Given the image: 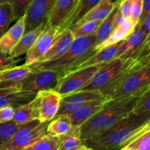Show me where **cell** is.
Instances as JSON below:
<instances>
[{
  "label": "cell",
  "mask_w": 150,
  "mask_h": 150,
  "mask_svg": "<svg viewBox=\"0 0 150 150\" xmlns=\"http://www.w3.org/2000/svg\"><path fill=\"white\" fill-rule=\"evenodd\" d=\"M149 123L150 112H132L102 133L85 141L83 144L93 150H119L126 146Z\"/></svg>",
  "instance_id": "obj_1"
},
{
  "label": "cell",
  "mask_w": 150,
  "mask_h": 150,
  "mask_svg": "<svg viewBox=\"0 0 150 150\" xmlns=\"http://www.w3.org/2000/svg\"><path fill=\"white\" fill-rule=\"evenodd\" d=\"M95 46L96 37L95 34L76 38L70 49L59 58L54 61L34 63L30 67L35 71L48 70L59 72L62 79L69 71L97 52Z\"/></svg>",
  "instance_id": "obj_2"
},
{
  "label": "cell",
  "mask_w": 150,
  "mask_h": 150,
  "mask_svg": "<svg viewBox=\"0 0 150 150\" xmlns=\"http://www.w3.org/2000/svg\"><path fill=\"white\" fill-rule=\"evenodd\" d=\"M150 87V60L119 84L106 97L111 100L139 99Z\"/></svg>",
  "instance_id": "obj_3"
},
{
  "label": "cell",
  "mask_w": 150,
  "mask_h": 150,
  "mask_svg": "<svg viewBox=\"0 0 150 150\" xmlns=\"http://www.w3.org/2000/svg\"><path fill=\"white\" fill-rule=\"evenodd\" d=\"M62 98V96L54 89L37 93L31 104L32 119L40 123L53 120L58 113Z\"/></svg>",
  "instance_id": "obj_4"
},
{
  "label": "cell",
  "mask_w": 150,
  "mask_h": 150,
  "mask_svg": "<svg viewBox=\"0 0 150 150\" xmlns=\"http://www.w3.org/2000/svg\"><path fill=\"white\" fill-rule=\"evenodd\" d=\"M47 123L33 120L20 125L16 133L5 144L0 146V150H23L38 138L46 135Z\"/></svg>",
  "instance_id": "obj_5"
},
{
  "label": "cell",
  "mask_w": 150,
  "mask_h": 150,
  "mask_svg": "<svg viewBox=\"0 0 150 150\" xmlns=\"http://www.w3.org/2000/svg\"><path fill=\"white\" fill-rule=\"evenodd\" d=\"M102 65L103 64L91 66L65 75L59 81L54 90L62 97L78 92L92 79Z\"/></svg>",
  "instance_id": "obj_6"
},
{
  "label": "cell",
  "mask_w": 150,
  "mask_h": 150,
  "mask_svg": "<svg viewBox=\"0 0 150 150\" xmlns=\"http://www.w3.org/2000/svg\"><path fill=\"white\" fill-rule=\"evenodd\" d=\"M62 31L59 28L54 27L48 22H46L32 48L26 53L24 64L30 66L36 63L38 59L49 49L54 40Z\"/></svg>",
  "instance_id": "obj_7"
},
{
  "label": "cell",
  "mask_w": 150,
  "mask_h": 150,
  "mask_svg": "<svg viewBox=\"0 0 150 150\" xmlns=\"http://www.w3.org/2000/svg\"><path fill=\"white\" fill-rule=\"evenodd\" d=\"M56 0H32L24 13V33L48 21Z\"/></svg>",
  "instance_id": "obj_8"
},
{
  "label": "cell",
  "mask_w": 150,
  "mask_h": 150,
  "mask_svg": "<svg viewBox=\"0 0 150 150\" xmlns=\"http://www.w3.org/2000/svg\"><path fill=\"white\" fill-rule=\"evenodd\" d=\"M124 61L123 59L118 57L104 63L95 73L92 79L80 91H98L100 92L114 79Z\"/></svg>",
  "instance_id": "obj_9"
},
{
  "label": "cell",
  "mask_w": 150,
  "mask_h": 150,
  "mask_svg": "<svg viewBox=\"0 0 150 150\" xmlns=\"http://www.w3.org/2000/svg\"><path fill=\"white\" fill-rule=\"evenodd\" d=\"M61 79L59 72L48 70L36 71L35 74L22 82L21 90L37 94L39 91L55 89Z\"/></svg>",
  "instance_id": "obj_10"
},
{
  "label": "cell",
  "mask_w": 150,
  "mask_h": 150,
  "mask_svg": "<svg viewBox=\"0 0 150 150\" xmlns=\"http://www.w3.org/2000/svg\"><path fill=\"white\" fill-rule=\"evenodd\" d=\"M104 96H105L98 91H80L66 96L62 98L57 116L70 115L87 103Z\"/></svg>",
  "instance_id": "obj_11"
},
{
  "label": "cell",
  "mask_w": 150,
  "mask_h": 150,
  "mask_svg": "<svg viewBox=\"0 0 150 150\" xmlns=\"http://www.w3.org/2000/svg\"><path fill=\"white\" fill-rule=\"evenodd\" d=\"M21 82L0 85V108L12 106L17 108L32 101L37 94L21 90Z\"/></svg>",
  "instance_id": "obj_12"
},
{
  "label": "cell",
  "mask_w": 150,
  "mask_h": 150,
  "mask_svg": "<svg viewBox=\"0 0 150 150\" xmlns=\"http://www.w3.org/2000/svg\"><path fill=\"white\" fill-rule=\"evenodd\" d=\"M74 40L75 37L71 29H63L57 35L49 49L35 63H45L57 60L70 49Z\"/></svg>",
  "instance_id": "obj_13"
},
{
  "label": "cell",
  "mask_w": 150,
  "mask_h": 150,
  "mask_svg": "<svg viewBox=\"0 0 150 150\" xmlns=\"http://www.w3.org/2000/svg\"><path fill=\"white\" fill-rule=\"evenodd\" d=\"M79 2V0H56L47 22L62 30V26L73 14Z\"/></svg>",
  "instance_id": "obj_14"
},
{
  "label": "cell",
  "mask_w": 150,
  "mask_h": 150,
  "mask_svg": "<svg viewBox=\"0 0 150 150\" xmlns=\"http://www.w3.org/2000/svg\"><path fill=\"white\" fill-rule=\"evenodd\" d=\"M109 100L111 99L106 96H104L99 99L94 100L87 103L70 115H68L72 122L71 131L77 129L82 124L98 113Z\"/></svg>",
  "instance_id": "obj_15"
},
{
  "label": "cell",
  "mask_w": 150,
  "mask_h": 150,
  "mask_svg": "<svg viewBox=\"0 0 150 150\" xmlns=\"http://www.w3.org/2000/svg\"><path fill=\"white\" fill-rule=\"evenodd\" d=\"M120 42L113 44V45L110 46L106 47V48L97 51L95 54H92L91 57H89V58H87L84 61H83L80 64H79L76 67H74L71 70L69 71L65 75L72 73V72L76 71H79L81 70V69H86V68L91 67V66L104 64V63L111 61V60H114V59L118 58L117 57V55H118V48Z\"/></svg>",
  "instance_id": "obj_16"
},
{
  "label": "cell",
  "mask_w": 150,
  "mask_h": 150,
  "mask_svg": "<svg viewBox=\"0 0 150 150\" xmlns=\"http://www.w3.org/2000/svg\"><path fill=\"white\" fill-rule=\"evenodd\" d=\"M25 31L24 15L16 21V23L0 38V52L10 55Z\"/></svg>",
  "instance_id": "obj_17"
},
{
  "label": "cell",
  "mask_w": 150,
  "mask_h": 150,
  "mask_svg": "<svg viewBox=\"0 0 150 150\" xmlns=\"http://www.w3.org/2000/svg\"><path fill=\"white\" fill-rule=\"evenodd\" d=\"M35 72L36 71L25 64L1 69L0 70V85L23 82Z\"/></svg>",
  "instance_id": "obj_18"
},
{
  "label": "cell",
  "mask_w": 150,
  "mask_h": 150,
  "mask_svg": "<svg viewBox=\"0 0 150 150\" xmlns=\"http://www.w3.org/2000/svg\"><path fill=\"white\" fill-rule=\"evenodd\" d=\"M137 24L134 23L130 19H125L120 26L114 29L106 40L95 47V51H98L106 47L120 42L125 39L136 29Z\"/></svg>",
  "instance_id": "obj_19"
},
{
  "label": "cell",
  "mask_w": 150,
  "mask_h": 150,
  "mask_svg": "<svg viewBox=\"0 0 150 150\" xmlns=\"http://www.w3.org/2000/svg\"><path fill=\"white\" fill-rule=\"evenodd\" d=\"M148 35L149 34L146 33L141 28L136 26V29L130 35L120 42L118 48L117 57L124 58L128 55L145 41Z\"/></svg>",
  "instance_id": "obj_20"
},
{
  "label": "cell",
  "mask_w": 150,
  "mask_h": 150,
  "mask_svg": "<svg viewBox=\"0 0 150 150\" xmlns=\"http://www.w3.org/2000/svg\"><path fill=\"white\" fill-rule=\"evenodd\" d=\"M45 24H42L35 27V29L23 34L10 52V57L16 59L21 56L22 54H26L32 48L37 38L43 29Z\"/></svg>",
  "instance_id": "obj_21"
},
{
  "label": "cell",
  "mask_w": 150,
  "mask_h": 150,
  "mask_svg": "<svg viewBox=\"0 0 150 150\" xmlns=\"http://www.w3.org/2000/svg\"><path fill=\"white\" fill-rule=\"evenodd\" d=\"M121 1L122 0H116L114 1H113V0H102L98 5L95 6L90 12H89L77 24L87 21H103L104 19H105L109 16L114 7Z\"/></svg>",
  "instance_id": "obj_22"
},
{
  "label": "cell",
  "mask_w": 150,
  "mask_h": 150,
  "mask_svg": "<svg viewBox=\"0 0 150 150\" xmlns=\"http://www.w3.org/2000/svg\"><path fill=\"white\" fill-rule=\"evenodd\" d=\"M102 0H79L77 7L73 14L70 16L67 21L62 27V30L64 29H72L89 12H90L95 6L98 5Z\"/></svg>",
  "instance_id": "obj_23"
},
{
  "label": "cell",
  "mask_w": 150,
  "mask_h": 150,
  "mask_svg": "<svg viewBox=\"0 0 150 150\" xmlns=\"http://www.w3.org/2000/svg\"><path fill=\"white\" fill-rule=\"evenodd\" d=\"M72 122L68 115H62L54 118L47 125L46 132L53 137H63L70 132Z\"/></svg>",
  "instance_id": "obj_24"
},
{
  "label": "cell",
  "mask_w": 150,
  "mask_h": 150,
  "mask_svg": "<svg viewBox=\"0 0 150 150\" xmlns=\"http://www.w3.org/2000/svg\"><path fill=\"white\" fill-rule=\"evenodd\" d=\"M120 2L118 4H117V6L114 7V9L110 13L109 16L101 22L98 30L95 33V37H96V46L100 45L105 40H106V38L109 36L110 34L114 30V25H113V24H114V18L115 16L116 13H117V9L120 6Z\"/></svg>",
  "instance_id": "obj_25"
},
{
  "label": "cell",
  "mask_w": 150,
  "mask_h": 150,
  "mask_svg": "<svg viewBox=\"0 0 150 150\" xmlns=\"http://www.w3.org/2000/svg\"><path fill=\"white\" fill-rule=\"evenodd\" d=\"M62 139V137H53L46 134L34 141L23 150H57Z\"/></svg>",
  "instance_id": "obj_26"
},
{
  "label": "cell",
  "mask_w": 150,
  "mask_h": 150,
  "mask_svg": "<svg viewBox=\"0 0 150 150\" xmlns=\"http://www.w3.org/2000/svg\"><path fill=\"white\" fill-rule=\"evenodd\" d=\"M13 21L14 14L11 3L0 4V38L7 32Z\"/></svg>",
  "instance_id": "obj_27"
},
{
  "label": "cell",
  "mask_w": 150,
  "mask_h": 150,
  "mask_svg": "<svg viewBox=\"0 0 150 150\" xmlns=\"http://www.w3.org/2000/svg\"><path fill=\"white\" fill-rule=\"evenodd\" d=\"M100 21H87L77 24L70 29L74 35L75 38L83 36H89L96 32L101 24Z\"/></svg>",
  "instance_id": "obj_28"
},
{
  "label": "cell",
  "mask_w": 150,
  "mask_h": 150,
  "mask_svg": "<svg viewBox=\"0 0 150 150\" xmlns=\"http://www.w3.org/2000/svg\"><path fill=\"white\" fill-rule=\"evenodd\" d=\"M83 144V141L79 137L77 129H76L75 131L69 132L65 136L62 137L57 150H76Z\"/></svg>",
  "instance_id": "obj_29"
},
{
  "label": "cell",
  "mask_w": 150,
  "mask_h": 150,
  "mask_svg": "<svg viewBox=\"0 0 150 150\" xmlns=\"http://www.w3.org/2000/svg\"><path fill=\"white\" fill-rule=\"evenodd\" d=\"M31 104H32V101L16 108L12 121L16 124L22 125L33 121L32 117V112H31Z\"/></svg>",
  "instance_id": "obj_30"
},
{
  "label": "cell",
  "mask_w": 150,
  "mask_h": 150,
  "mask_svg": "<svg viewBox=\"0 0 150 150\" xmlns=\"http://www.w3.org/2000/svg\"><path fill=\"white\" fill-rule=\"evenodd\" d=\"M125 147L133 150H150V129L136 135Z\"/></svg>",
  "instance_id": "obj_31"
},
{
  "label": "cell",
  "mask_w": 150,
  "mask_h": 150,
  "mask_svg": "<svg viewBox=\"0 0 150 150\" xmlns=\"http://www.w3.org/2000/svg\"><path fill=\"white\" fill-rule=\"evenodd\" d=\"M19 126L20 125L16 124L12 121L0 124V146L8 141L16 133Z\"/></svg>",
  "instance_id": "obj_32"
},
{
  "label": "cell",
  "mask_w": 150,
  "mask_h": 150,
  "mask_svg": "<svg viewBox=\"0 0 150 150\" xmlns=\"http://www.w3.org/2000/svg\"><path fill=\"white\" fill-rule=\"evenodd\" d=\"M133 112H150V87L140 98L138 99L133 109Z\"/></svg>",
  "instance_id": "obj_33"
},
{
  "label": "cell",
  "mask_w": 150,
  "mask_h": 150,
  "mask_svg": "<svg viewBox=\"0 0 150 150\" xmlns=\"http://www.w3.org/2000/svg\"><path fill=\"white\" fill-rule=\"evenodd\" d=\"M32 1V0H12L11 4L15 21L24 15L26 8Z\"/></svg>",
  "instance_id": "obj_34"
},
{
  "label": "cell",
  "mask_w": 150,
  "mask_h": 150,
  "mask_svg": "<svg viewBox=\"0 0 150 150\" xmlns=\"http://www.w3.org/2000/svg\"><path fill=\"white\" fill-rule=\"evenodd\" d=\"M143 11V0H133L130 8V19L134 23L139 24Z\"/></svg>",
  "instance_id": "obj_35"
},
{
  "label": "cell",
  "mask_w": 150,
  "mask_h": 150,
  "mask_svg": "<svg viewBox=\"0 0 150 150\" xmlns=\"http://www.w3.org/2000/svg\"><path fill=\"white\" fill-rule=\"evenodd\" d=\"M15 110L16 108L10 105L0 108V124L11 121L14 116Z\"/></svg>",
  "instance_id": "obj_36"
},
{
  "label": "cell",
  "mask_w": 150,
  "mask_h": 150,
  "mask_svg": "<svg viewBox=\"0 0 150 150\" xmlns=\"http://www.w3.org/2000/svg\"><path fill=\"white\" fill-rule=\"evenodd\" d=\"M18 62L19 60H16L10 55L0 52V70L16 66V63Z\"/></svg>",
  "instance_id": "obj_37"
},
{
  "label": "cell",
  "mask_w": 150,
  "mask_h": 150,
  "mask_svg": "<svg viewBox=\"0 0 150 150\" xmlns=\"http://www.w3.org/2000/svg\"><path fill=\"white\" fill-rule=\"evenodd\" d=\"M132 2H133V0H122L120 2L119 8L124 19H130Z\"/></svg>",
  "instance_id": "obj_38"
},
{
  "label": "cell",
  "mask_w": 150,
  "mask_h": 150,
  "mask_svg": "<svg viewBox=\"0 0 150 150\" xmlns=\"http://www.w3.org/2000/svg\"><path fill=\"white\" fill-rule=\"evenodd\" d=\"M150 13V0H143V11H142V16L139 20V24L142 23L145 18ZM137 24V25H138Z\"/></svg>",
  "instance_id": "obj_39"
},
{
  "label": "cell",
  "mask_w": 150,
  "mask_h": 150,
  "mask_svg": "<svg viewBox=\"0 0 150 150\" xmlns=\"http://www.w3.org/2000/svg\"><path fill=\"white\" fill-rule=\"evenodd\" d=\"M136 26L141 28L146 33L149 34L150 31V13L144 19V20L142 23L139 24Z\"/></svg>",
  "instance_id": "obj_40"
},
{
  "label": "cell",
  "mask_w": 150,
  "mask_h": 150,
  "mask_svg": "<svg viewBox=\"0 0 150 150\" xmlns=\"http://www.w3.org/2000/svg\"><path fill=\"white\" fill-rule=\"evenodd\" d=\"M124 20V17L122 15L120 8L118 7V9L117 10V13L115 14V16L114 18V24H113V25H114V29L118 27L119 26H120Z\"/></svg>",
  "instance_id": "obj_41"
},
{
  "label": "cell",
  "mask_w": 150,
  "mask_h": 150,
  "mask_svg": "<svg viewBox=\"0 0 150 150\" xmlns=\"http://www.w3.org/2000/svg\"><path fill=\"white\" fill-rule=\"evenodd\" d=\"M148 129H150V123H149V124H146V126H144V128H142V129H141V130H140V131H139V132H138V133H137V134H136V135H135V136H134V137H133V138H132V139H131V140H130V141H132V140H133V138H135V137H136V135H139V134H140V133H142V132H144V131H146V130H148ZM130 142H129V143H130Z\"/></svg>",
  "instance_id": "obj_42"
},
{
  "label": "cell",
  "mask_w": 150,
  "mask_h": 150,
  "mask_svg": "<svg viewBox=\"0 0 150 150\" xmlns=\"http://www.w3.org/2000/svg\"><path fill=\"white\" fill-rule=\"evenodd\" d=\"M76 150H93V149H92V148H90V147L86 146L85 144H83V145L80 146L79 148L76 149Z\"/></svg>",
  "instance_id": "obj_43"
},
{
  "label": "cell",
  "mask_w": 150,
  "mask_h": 150,
  "mask_svg": "<svg viewBox=\"0 0 150 150\" xmlns=\"http://www.w3.org/2000/svg\"><path fill=\"white\" fill-rule=\"evenodd\" d=\"M12 0H0V4L2 3H11Z\"/></svg>",
  "instance_id": "obj_44"
},
{
  "label": "cell",
  "mask_w": 150,
  "mask_h": 150,
  "mask_svg": "<svg viewBox=\"0 0 150 150\" xmlns=\"http://www.w3.org/2000/svg\"><path fill=\"white\" fill-rule=\"evenodd\" d=\"M119 150H133V149H130V148H127V147H123V148H121Z\"/></svg>",
  "instance_id": "obj_45"
},
{
  "label": "cell",
  "mask_w": 150,
  "mask_h": 150,
  "mask_svg": "<svg viewBox=\"0 0 150 150\" xmlns=\"http://www.w3.org/2000/svg\"><path fill=\"white\" fill-rule=\"evenodd\" d=\"M149 35H150V31H149Z\"/></svg>",
  "instance_id": "obj_46"
}]
</instances>
